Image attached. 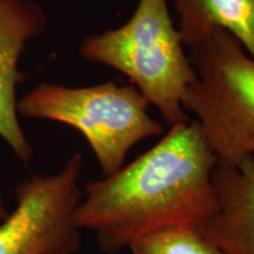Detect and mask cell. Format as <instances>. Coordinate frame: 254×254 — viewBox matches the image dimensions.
<instances>
[{"mask_svg":"<svg viewBox=\"0 0 254 254\" xmlns=\"http://www.w3.org/2000/svg\"><path fill=\"white\" fill-rule=\"evenodd\" d=\"M217 164L195 120L174 125L132 163L85 184L75 225L93 232L106 254L163 228L198 226L217 206Z\"/></svg>","mask_w":254,"mask_h":254,"instance_id":"6da1fadb","label":"cell"},{"mask_svg":"<svg viewBox=\"0 0 254 254\" xmlns=\"http://www.w3.org/2000/svg\"><path fill=\"white\" fill-rule=\"evenodd\" d=\"M79 52L126 75L171 127L190 122L183 100L195 73L167 0H139L125 24L86 37Z\"/></svg>","mask_w":254,"mask_h":254,"instance_id":"7a4b0ae2","label":"cell"},{"mask_svg":"<svg viewBox=\"0 0 254 254\" xmlns=\"http://www.w3.org/2000/svg\"><path fill=\"white\" fill-rule=\"evenodd\" d=\"M195 78L183 100L219 164L254 158V58L233 36L214 30L190 47Z\"/></svg>","mask_w":254,"mask_h":254,"instance_id":"3957f363","label":"cell"},{"mask_svg":"<svg viewBox=\"0 0 254 254\" xmlns=\"http://www.w3.org/2000/svg\"><path fill=\"white\" fill-rule=\"evenodd\" d=\"M150 103L133 85L111 80L86 87L40 84L18 100V114L77 129L90 145L104 177L124 166L129 151L164 126L148 114Z\"/></svg>","mask_w":254,"mask_h":254,"instance_id":"277c9868","label":"cell"},{"mask_svg":"<svg viewBox=\"0 0 254 254\" xmlns=\"http://www.w3.org/2000/svg\"><path fill=\"white\" fill-rule=\"evenodd\" d=\"M82 155L62 170L32 176L15 187V207L0 221V254H75L81 246L74 213L84 192L79 187Z\"/></svg>","mask_w":254,"mask_h":254,"instance_id":"5b68a950","label":"cell"},{"mask_svg":"<svg viewBox=\"0 0 254 254\" xmlns=\"http://www.w3.org/2000/svg\"><path fill=\"white\" fill-rule=\"evenodd\" d=\"M46 25L36 0H0V136L24 164L32 160L33 148L18 117L17 86L24 78L19 62L27 41L43 34Z\"/></svg>","mask_w":254,"mask_h":254,"instance_id":"8992f818","label":"cell"},{"mask_svg":"<svg viewBox=\"0 0 254 254\" xmlns=\"http://www.w3.org/2000/svg\"><path fill=\"white\" fill-rule=\"evenodd\" d=\"M213 184L217 206L196 227L221 254H254V158L218 163Z\"/></svg>","mask_w":254,"mask_h":254,"instance_id":"52a82bcc","label":"cell"},{"mask_svg":"<svg viewBox=\"0 0 254 254\" xmlns=\"http://www.w3.org/2000/svg\"><path fill=\"white\" fill-rule=\"evenodd\" d=\"M184 45L194 46L214 30L233 36L254 58V0H173Z\"/></svg>","mask_w":254,"mask_h":254,"instance_id":"ba28073f","label":"cell"},{"mask_svg":"<svg viewBox=\"0 0 254 254\" xmlns=\"http://www.w3.org/2000/svg\"><path fill=\"white\" fill-rule=\"evenodd\" d=\"M131 254H221L193 225L159 230L135 240Z\"/></svg>","mask_w":254,"mask_h":254,"instance_id":"9c48e42d","label":"cell"},{"mask_svg":"<svg viewBox=\"0 0 254 254\" xmlns=\"http://www.w3.org/2000/svg\"><path fill=\"white\" fill-rule=\"evenodd\" d=\"M7 214H8L7 206H6V204H5L4 196H2L1 190H0V221L4 220V219L7 217Z\"/></svg>","mask_w":254,"mask_h":254,"instance_id":"30bf717a","label":"cell"}]
</instances>
